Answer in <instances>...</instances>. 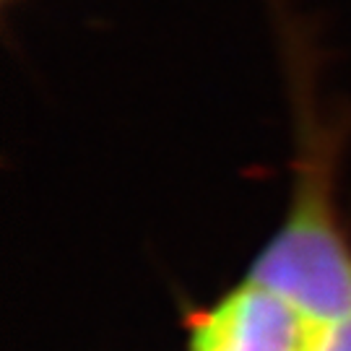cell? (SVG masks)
I'll return each instance as SVG.
<instances>
[{
    "label": "cell",
    "instance_id": "cell-1",
    "mask_svg": "<svg viewBox=\"0 0 351 351\" xmlns=\"http://www.w3.org/2000/svg\"><path fill=\"white\" fill-rule=\"evenodd\" d=\"M289 211L247 268V281L276 291L326 323L351 315V242L336 208L333 143L302 123Z\"/></svg>",
    "mask_w": 351,
    "mask_h": 351
},
{
    "label": "cell",
    "instance_id": "cell-2",
    "mask_svg": "<svg viewBox=\"0 0 351 351\" xmlns=\"http://www.w3.org/2000/svg\"><path fill=\"white\" fill-rule=\"evenodd\" d=\"M330 326L245 278L190 317L188 351H320Z\"/></svg>",
    "mask_w": 351,
    "mask_h": 351
},
{
    "label": "cell",
    "instance_id": "cell-3",
    "mask_svg": "<svg viewBox=\"0 0 351 351\" xmlns=\"http://www.w3.org/2000/svg\"><path fill=\"white\" fill-rule=\"evenodd\" d=\"M320 351H351V315L330 326V333Z\"/></svg>",
    "mask_w": 351,
    "mask_h": 351
},
{
    "label": "cell",
    "instance_id": "cell-4",
    "mask_svg": "<svg viewBox=\"0 0 351 351\" xmlns=\"http://www.w3.org/2000/svg\"><path fill=\"white\" fill-rule=\"evenodd\" d=\"M5 3H11V0H5Z\"/></svg>",
    "mask_w": 351,
    "mask_h": 351
}]
</instances>
